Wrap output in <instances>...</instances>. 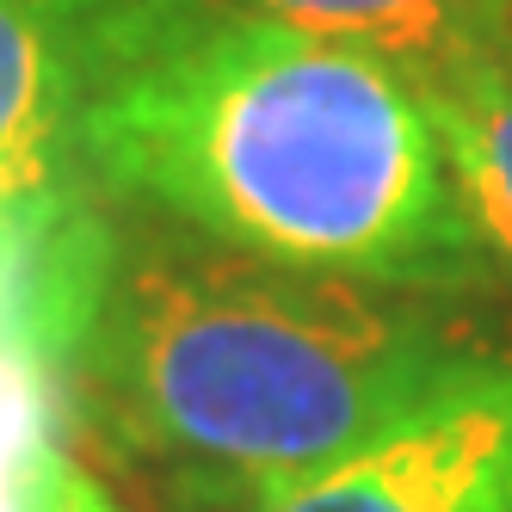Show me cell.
<instances>
[{
	"label": "cell",
	"mask_w": 512,
	"mask_h": 512,
	"mask_svg": "<svg viewBox=\"0 0 512 512\" xmlns=\"http://www.w3.org/2000/svg\"><path fill=\"white\" fill-rule=\"evenodd\" d=\"M235 7L371 50L420 87L512 50V0H235Z\"/></svg>",
	"instance_id": "6"
},
{
	"label": "cell",
	"mask_w": 512,
	"mask_h": 512,
	"mask_svg": "<svg viewBox=\"0 0 512 512\" xmlns=\"http://www.w3.org/2000/svg\"><path fill=\"white\" fill-rule=\"evenodd\" d=\"M420 93L432 105L438 136H445L475 235L488 241L494 266L512 272V50L457 68L445 81H426Z\"/></svg>",
	"instance_id": "7"
},
{
	"label": "cell",
	"mask_w": 512,
	"mask_h": 512,
	"mask_svg": "<svg viewBox=\"0 0 512 512\" xmlns=\"http://www.w3.org/2000/svg\"><path fill=\"white\" fill-rule=\"evenodd\" d=\"M99 204L389 290L500 278L414 75L235 0H81Z\"/></svg>",
	"instance_id": "1"
},
{
	"label": "cell",
	"mask_w": 512,
	"mask_h": 512,
	"mask_svg": "<svg viewBox=\"0 0 512 512\" xmlns=\"http://www.w3.org/2000/svg\"><path fill=\"white\" fill-rule=\"evenodd\" d=\"M81 198V0H0V210Z\"/></svg>",
	"instance_id": "5"
},
{
	"label": "cell",
	"mask_w": 512,
	"mask_h": 512,
	"mask_svg": "<svg viewBox=\"0 0 512 512\" xmlns=\"http://www.w3.org/2000/svg\"><path fill=\"white\" fill-rule=\"evenodd\" d=\"M25 512H124L112 494H105V482L75 457V451H56L44 469H38V482H31V500Z\"/></svg>",
	"instance_id": "8"
},
{
	"label": "cell",
	"mask_w": 512,
	"mask_h": 512,
	"mask_svg": "<svg viewBox=\"0 0 512 512\" xmlns=\"http://www.w3.org/2000/svg\"><path fill=\"white\" fill-rule=\"evenodd\" d=\"M247 512H512V352L426 414Z\"/></svg>",
	"instance_id": "4"
},
{
	"label": "cell",
	"mask_w": 512,
	"mask_h": 512,
	"mask_svg": "<svg viewBox=\"0 0 512 512\" xmlns=\"http://www.w3.org/2000/svg\"><path fill=\"white\" fill-rule=\"evenodd\" d=\"M112 241L118 223L99 198L0 210V512H25L81 414V352Z\"/></svg>",
	"instance_id": "3"
},
{
	"label": "cell",
	"mask_w": 512,
	"mask_h": 512,
	"mask_svg": "<svg viewBox=\"0 0 512 512\" xmlns=\"http://www.w3.org/2000/svg\"><path fill=\"white\" fill-rule=\"evenodd\" d=\"M432 290H389L130 223L81 352V414L204 494L266 500L494 364Z\"/></svg>",
	"instance_id": "2"
}]
</instances>
